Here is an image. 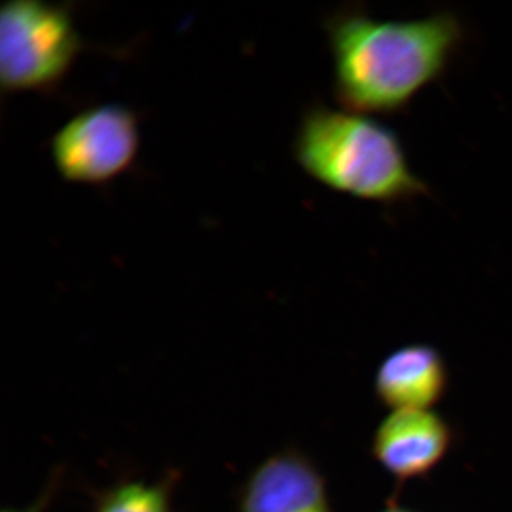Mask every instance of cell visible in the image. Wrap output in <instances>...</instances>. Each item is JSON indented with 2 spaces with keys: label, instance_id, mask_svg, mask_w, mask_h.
Instances as JSON below:
<instances>
[{
  "label": "cell",
  "instance_id": "9",
  "mask_svg": "<svg viewBox=\"0 0 512 512\" xmlns=\"http://www.w3.org/2000/svg\"><path fill=\"white\" fill-rule=\"evenodd\" d=\"M387 512H407V511H402V510H393V511H387Z\"/></svg>",
  "mask_w": 512,
  "mask_h": 512
},
{
  "label": "cell",
  "instance_id": "7",
  "mask_svg": "<svg viewBox=\"0 0 512 512\" xmlns=\"http://www.w3.org/2000/svg\"><path fill=\"white\" fill-rule=\"evenodd\" d=\"M447 384L446 365L436 349L426 345L396 350L377 370L376 392L396 410H429Z\"/></svg>",
  "mask_w": 512,
  "mask_h": 512
},
{
  "label": "cell",
  "instance_id": "4",
  "mask_svg": "<svg viewBox=\"0 0 512 512\" xmlns=\"http://www.w3.org/2000/svg\"><path fill=\"white\" fill-rule=\"evenodd\" d=\"M140 127L136 114L123 104L84 110L52 141L57 173L74 184H104L119 177L136 160Z\"/></svg>",
  "mask_w": 512,
  "mask_h": 512
},
{
  "label": "cell",
  "instance_id": "10",
  "mask_svg": "<svg viewBox=\"0 0 512 512\" xmlns=\"http://www.w3.org/2000/svg\"><path fill=\"white\" fill-rule=\"evenodd\" d=\"M5 512H20V511H5ZM29 512H32V511H29Z\"/></svg>",
  "mask_w": 512,
  "mask_h": 512
},
{
  "label": "cell",
  "instance_id": "3",
  "mask_svg": "<svg viewBox=\"0 0 512 512\" xmlns=\"http://www.w3.org/2000/svg\"><path fill=\"white\" fill-rule=\"evenodd\" d=\"M82 49L67 6L10 0L0 15L3 92H46L62 82Z\"/></svg>",
  "mask_w": 512,
  "mask_h": 512
},
{
  "label": "cell",
  "instance_id": "1",
  "mask_svg": "<svg viewBox=\"0 0 512 512\" xmlns=\"http://www.w3.org/2000/svg\"><path fill=\"white\" fill-rule=\"evenodd\" d=\"M325 28L336 99L365 116L406 110L444 76L466 39L461 20L447 12L379 20L349 8L330 16Z\"/></svg>",
  "mask_w": 512,
  "mask_h": 512
},
{
  "label": "cell",
  "instance_id": "5",
  "mask_svg": "<svg viewBox=\"0 0 512 512\" xmlns=\"http://www.w3.org/2000/svg\"><path fill=\"white\" fill-rule=\"evenodd\" d=\"M451 443L446 421L429 410H396L380 424L375 456L402 480L424 476L446 456Z\"/></svg>",
  "mask_w": 512,
  "mask_h": 512
},
{
  "label": "cell",
  "instance_id": "2",
  "mask_svg": "<svg viewBox=\"0 0 512 512\" xmlns=\"http://www.w3.org/2000/svg\"><path fill=\"white\" fill-rule=\"evenodd\" d=\"M293 151L309 177L357 200L394 205L429 194L399 136L365 114L312 107L299 124Z\"/></svg>",
  "mask_w": 512,
  "mask_h": 512
},
{
  "label": "cell",
  "instance_id": "8",
  "mask_svg": "<svg viewBox=\"0 0 512 512\" xmlns=\"http://www.w3.org/2000/svg\"><path fill=\"white\" fill-rule=\"evenodd\" d=\"M97 512H168L167 497L160 487L127 484L107 495Z\"/></svg>",
  "mask_w": 512,
  "mask_h": 512
},
{
  "label": "cell",
  "instance_id": "6",
  "mask_svg": "<svg viewBox=\"0 0 512 512\" xmlns=\"http://www.w3.org/2000/svg\"><path fill=\"white\" fill-rule=\"evenodd\" d=\"M242 512H332L325 485L305 460L282 454L265 461L245 488Z\"/></svg>",
  "mask_w": 512,
  "mask_h": 512
}]
</instances>
